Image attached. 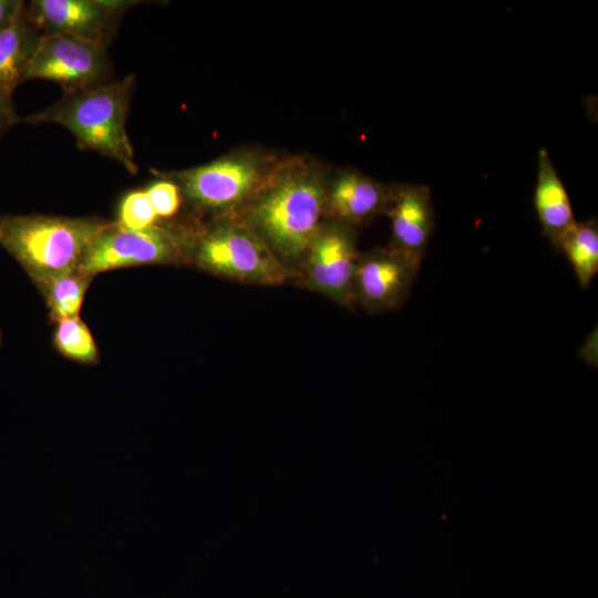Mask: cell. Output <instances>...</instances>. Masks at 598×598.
<instances>
[{
    "instance_id": "6da1fadb",
    "label": "cell",
    "mask_w": 598,
    "mask_h": 598,
    "mask_svg": "<svg viewBox=\"0 0 598 598\" xmlns=\"http://www.w3.org/2000/svg\"><path fill=\"white\" fill-rule=\"evenodd\" d=\"M326 190L320 173L307 162L282 163L250 198L246 225L281 262L298 260L321 227Z\"/></svg>"
},
{
    "instance_id": "7a4b0ae2",
    "label": "cell",
    "mask_w": 598,
    "mask_h": 598,
    "mask_svg": "<svg viewBox=\"0 0 598 598\" xmlns=\"http://www.w3.org/2000/svg\"><path fill=\"white\" fill-rule=\"evenodd\" d=\"M112 224L89 217L6 214L0 216V246L38 286L79 270L94 240Z\"/></svg>"
},
{
    "instance_id": "3957f363",
    "label": "cell",
    "mask_w": 598,
    "mask_h": 598,
    "mask_svg": "<svg viewBox=\"0 0 598 598\" xmlns=\"http://www.w3.org/2000/svg\"><path fill=\"white\" fill-rule=\"evenodd\" d=\"M134 81L131 74L95 87L64 93L49 107L23 117V122L59 124L73 134L79 148L115 159L131 174H136L138 167L126 132Z\"/></svg>"
},
{
    "instance_id": "277c9868",
    "label": "cell",
    "mask_w": 598,
    "mask_h": 598,
    "mask_svg": "<svg viewBox=\"0 0 598 598\" xmlns=\"http://www.w3.org/2000/svg\"><path fill=\"white\" fill-rule=\"evenodd\" d=\"M190 256L203 269L261 285L281 283L288 269L247 225L220 224L196 233Z\"/></svg>"
},
{
    "instance_id": "5b68a950",
    "label": "cell",
    "mask_w": 598,
    "mask_h": 598,
    "mask_svg": "<svg viewBox=\"0 0 598 598\" xmlns=\"http://www.w3.org/2000/svg\"><path fill=\"white\" fill-rule=\"evenodd\" d=\"M195 234L159 224L131 230L113 221L94 240L78 271L94 277L117 268L176 262L190 256Z\"/></svg>"
},
{
    "instance_id": "8992f818",
    "label": "cell",
    "mask_w": 598,
    "mask_h": 598,
    "mask_svg": "<svg viewBox=\"0 0 598 598\" xmlns=\"http://www.w3.org/2000/svg\"><path fill=\"white\" fill-rule=\"evenodd\" d=\"M269 173L256 156L239 154L167 176L196 209L220 213L250 199Z\"/></svg>"
},
{
    "instance_id": "52a82bcc",
    "label": "cell",
    "mask_w": 598,
    "mask_h": 598,
    "mask_svg": "<svg viewBox=\"0 0 598 598\" xmlns=\"http://www.w3.org/2000/svg\"><path fill=\"white\" fill-rule=\"evenodd\" d=\"M111 64L106 48L66 34L43 35L23 82L40 79L58 83L64 93L105 84Z\"/></svg>"
},
{
    "instance_id": "ba28073f",
    "label": "cell",
    "mask_w": 598,
    "mask_h": 598,
    "mask_svg": "<svg viewBox=\"0 0 598 598\" xmlns=\"http://www.w3.org/2000/svg\"><path fill=\"white\" fill-rule=\"evenodd\" d=\"M131 1L32 0L28 11L43 35L66 34L107 47Z\"/></svg>"
},
{
    "instance_id": "9c48e42d",
    "label": "cell",
    "mask_w": 598,
    "mask_h": 598,
    "mask_svg": "<svg viewBox=\"0 0 598 598\" xmlns=\"http://www.w3.org/2000/svg\"><path fill=\"white\" fill-rule=\"evenodd\" d=\"M421 264L386 247L359 254L353 298L370 312H383L401 307L409 297Z\"/></svg>"
},
{
    "instance_id": "30bf717a",
    "label": "cell",
    "mask_w": 598,
    "mask_h": 598,
    "mask_svg": "<svg viewBox=\"0 0 598 598\" xmlns=\"http://www.w3.org/2000/svg\"><path fill=\"white\" fill-rule=\"evenodd\" d=\"M352 227L321 225L307 251V272L315 289L342 305H351L358 260Z\"/></svg>"
},
{
    "instance_id": "8fae6325",
    "label": "cell",
    "mask_w": 598,
    "mask_h": 598,
    "mask_svg": "<svg viewBox=\"0 0 598 598\" xmlns=\"http://www.w3.org/2000/svg\"><path fill=\"white\" fill-rule=\"evenodd\" d=\"M385 213L392 223L389 247L421 264L435 224L431 189L426 185L391 187Z\"/></svg>"
},
{
    "instance_id": "7c38bea8",
    "label": "cell",
    "mask_w": 598,
    "mask_h": 598,
    "mask_svg": "<svg viewBox=\"0 0 598 598\" xmlns=\"http://www.w3.org/2000/svg\"><path fill=\"white\" fill-rule=\"evenodd\" d=\"M391 187L354 169L339 173L326 190V205L336 221L354 227L385 213Z\"/></svg>"
},
{
    "instance_id": "4fadbf2b",
    "label": "cell",
    "mask_w": 598,
    "mask_h": 598,
    "mask_svg": "<svg viewBox=\"0 0 598 598\" xmlns=\"http://www.w3.org/2000/svg\"><path fill=\"white\" fill-rule=\"evenodd\" d=\"M534 205L543 234L556 250L577 221L567 190L546 150L538 155V174Z\"/></svg>"
},
{
    "instance_id": "5bb4252c",
    "label": "cell",
    "mask_w": 598,
    "mask_h": 598,
    "mask_svg": "<svg viewBox=\"0 0 598 598\" xmlns=\"http://www.w3.org/2000/svg\"><path fill=\"white\" fill-rule=\"evenodd\" d=\"M42 32L23 2L9 25L0 33V89L13 94L23 83L25 71L42 40Z\"/></svg>"
},
{
    "instance_id": "9a60e30c",
    "label": "cell",
    "mask_w": 598,
    "mask_h": 598,
    "mask_svg": "<svg viewBox=\"0 0 598 598\" xmlns=\"http://www.w3.org/2000/svg\"><path fill=\"white\" fill-rule=\"evenodd\" d=\"M94 277L80 271L62 274L37 286L49 309L51 321L79 317L85 292Z\"/></svg>"
},
{
    "instance_id": "2e32d148",
    "label": "cell",
    "mask_w": 598,
    "mask_h": 598,
    "mask_svg": "<svg viewBox=\"0 0 598 598\" xmlns=\"http://www.w3.org/2000/svg\"><path fill=\"white\" fill-rule=\"evenodd\" d=\"M559 251L565 254L571 265L579 286L588 288L598 272L597 220L591 218L577 223L563 240Z\"/></svg>"
},
{
    "instance_id": "e0dca14e",
    "label": "cell",
    "mask_w": 598,
    "mask_h": 598,
    "mask_svg": "<svg viewBox=\"0 0 598 598\" xmlns=\"http://www.w3.org/2000/svg\"><path fill=\"white\" fill-rule=\"evenodd\" d=\"M53 344L61 354L70 360L89 364L99 361L94 338L80 317L56 322Z\"/></svg>"
},
{
    "instance_id": "ac0fdd59",
    "label": "cell",
    "mask_w": 598,
    "mask_h": 598,
    "mask_svg": "<svg viewBox=\"0 0 598 598\" xmlns=\"http://www.w3.org/2000/svg\"><path fill=\"white\" fill-rule=\"evenodd\" d=\"M157 218L145 190H133L121 200L116 224L124 229L140 230L157 224Z\"/></svg>"
},
{
    "instance_id": "d6986e66",
    "label": "cell",
    "mask_w": 598,
    "mask_h": 598,
    "mask_svg": "<svg viewBox=\"0 0 598 598\" xmlns=\"http://www.w3.org/2000/svg\"><path fill=\"white\" fill-rule=\"evenodd\" d=\"M145 193L157 217H172L179 208V188L168 178L152 183Z\"/></svg>"
},
{
    "instance_id": "ffe728a7",
    "label": "cell",
    "mask_w": 598,
    "mask_h": 598,
    "mask_svg": "<svg viewBox=\"0 0 598 598\" xmlns=\"http://www.w3.org/2000/svg\"><path fill=\"white\" fill-rule=\"evenodd\" d=\"M19 122L23 117L16 112L12 95L0 89V136Z\"/></svg>"
},
{
    "instance_id": "44dd1931",
    "label": "cell",
    "mask_w": 598,
    "mask_h": 598,
    "mask_svg": "<svg viewBox=\"0 0 598 598\" xmlns=\"http://www.w3.org/2000/svg\"><path fill=\"white\" fill-rule=\"evenodd\" d=\"M22 3L21 0H0V33L12 21Z\"/></svg>"
},
{
    "instance_id": "7402d4cb",
    "label": "cell",
    "mask_w": 598,
    "mask_h": 598,
    "mask_svg": "<svg viewBox=\"0 0 598 598\" xmlns=\"http://www.w3.org/2000/svg\"><path fill=\"white\" fill-rule=\"evenodd\" d=\"M2 344V333H1V330H0V347Z\"/></svg>"
}]
</instances>
